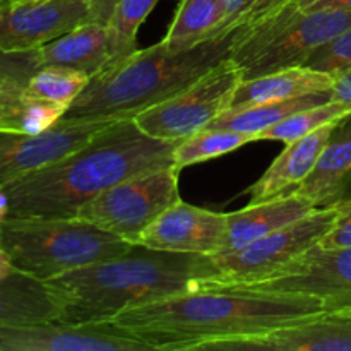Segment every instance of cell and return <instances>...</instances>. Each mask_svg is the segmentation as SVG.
<instances>
[{
    "mask_svg": "<svg viewBox=\"0 0 351 351\" xmlns=\"http://www.w3.org/2000/svg\"><path fill=\"white\" fill-rule=\"evenodd\" d=\"M288 2H290V0H250L247 9L240 14L239 19L233 24V29H237V27L247 29V27L257 26V24H261L263 21L274 16V14H276L281 7L287 5Z\"/></svg>",
    "mask_w": 351,
    "mask_h": 351,
    "instance_id": "obj_32",
    "label": "cell"
},
{
    "mask_svg": "<svg viewBox=\"0 0 351 351\" xmlns=\"http://www.w3.org/2000/svg\"><path fill=\"white\" fill-rule=\"evenodd\" d=\"M38 50L3 51L0 50V81L26 86L40 69Z\"/></svg>",
    "mask_w": 351,
    "mask_h": 351,
    "instance_id": "obj_30",
    "label": "cell"
},
{
    "mask_svg": "<svg viewBox=\"0 0 351 351\" xmlns=\"http://www.w3.org/2000/svg\"><path fill=\"white\" fill-rule=\"evenodd\" d=\"M247 290L308 295L319 298L328 314L351 317V247L336 250L312 247L276 278Z\"/></svg>",
    "mask_w": 351,
    "mask_h": 351,
    "instance_id": "obj_10",
    "label": "cell"
},
{
    "mask_svg": "<svg viewBox=\"0 0 351 351\" xmlns=\"http://www.w3.org/2000/svg\"><path fill=\"white\" fill-rule=\"evenodd\" d=\"M335 86V74L302 67L285 69L252 79H242L237 86L230 108H245L267 101L298 98L312 93L331 91Z\"/></svg>",
    "mask_w": 351,
    "mask_h": 351,
    "instance_id": "obj_20",
    "label": "cell"
},
{
    "mask_svg": "<svg viewBox=\"0 0 351 351\" xmlns=\"http://www.w3.org/2000/svg\"><path fill=\"white\" fill-rule=\"evenodd\" d=\"M293 191L305 195L317 209L351 197V115L336 125L312 173Z\"/></svg>",
    "mask_w": 351,
    "mask_h": 351,
    "instance_id": "obj_18",
    "label": "cell"
},
{
    "mask_svg": "<svg viewBox=\"0 0 351 351\" xmlns=\"http://www.w3.org/2000/svg\"><path fill=\"white\" fill-rule=\"evenodd\" d=\"M14 86H21V84H14V82H3V81H0V98H2V96L5 95V93L9 91L10 88H14ZM24 88H26V86H24Z\"/></svg>",
    "mask_w": 351,
    "mask_h": 351,
    "instance_id": "obj_38",
    "label": "cell"
},
{
    "mask_svg": "<svg viewBox=\"0 0 351 351\" xmlns=\"http://www.w3.org/2000/svg\"><path fill=\"white\" fill-rule=\"evenodd\" d=\"M336 206L319 208L243 249L225 257H213L216 278L202 288H247L276 278L291 263L317 245L331 228Z\"/></svg>",
    "mask_w": 351,
    "mask_h": 351,
    "instance_id": "obj_7",
    "label": "cell"
},
{
    "mask_svg": "<svg viewBox=\"0 0 351 351\" xmlns=\"http://www.w3.org/2000/svg\"><path fill=\"white\" fill-rule=\"evenodd\" d=\"M351 27V9L274 14L252 27H237L233 64L242 79L302 67L321 47Z\"/></svg>",
    "mask_w": 351,
    "mask_h": 351,
    "instance_id": "obj_6",
    "label": "cell"
},
{
    "mask_svg": "<svg viewBox=\"0 0 351 351\" xmlns=\"http://www.w3.org/2000/svg\"><path fill=\"white\" fill-rule=\"evenodd\" d=\"M14 273H17L16 267H14L12 261H10L9 254L5 252V249L0 245V281L7 280V278L12 276Z\"/></svg>",
    "mask_w": 351,
    "mask_h": 351,
    "instance_id": "obj_36",
    "label": "cell"
},
{
    "mask_svg": "<svg viewBox=\"0 0 351 351\" xmlns=\"http://www.w3.org/2000/svg\"><path fill=\"white\" fill-rule=\"evenodd\" d=\"M40 65L74 69L95 77L110 65L108 31L105 23L88 21L38 48Z\"/></svg>",
    "mask_w": 351,
    "mask_h": 351,
    "instance_id": "obj_19",
    "label": "cell"
},
{
    "mask_svg": "<svg viewBox=\"0 0 351 351\" xmlns=\"http://www.w3.org/2000/svg\"><path fill=\"white\" fill-rule=\"evenodd\" d=\"M228 213L187 204L180 199L161 213L136 240V245L165 252L216 256L225 240Z\"/></svg>",
    "mask_w": 351,
    "mask_h": 351,
    "instance_id": "obj_14",
    "label": "cell"
},
{
    "mask_svg": "<svg viewBox=\"0 0 351 351\" xmlns=\"http://www.w3.org/2000/svg\"><path fill=\"white\" fill-rule=\"evenodd\" d=\"M91 9L93 21H98V23H105L108 21L110 12H112L113 5H115L117 0H86Z\"/></svg>",
    "mask_w": 351,
    "mask_h": 351,
    "instance_id": "obj_35",
    "label": "cell"
},
{
    "mask_svg": "<svg viewBox=\"0 0 351 351\" xmlns=\"http://www.w3.org/2000/svg\"><path fill=\"white\" fill-rule=\"evenodd\" d=\"M88 21L86 0H0V50H38Z\"/></svg>",
    "mask_w": 351,
    "mask_h": 351,
    "instance_id": "obj_12",
    "label": "cell"
},
{
    "mask_svg": "<svg viewBox=\"0 0 351 351\" xmlns=\"http://www.w3.org/2000/svg\"><path fill=\"white\" fill-rule=\"evenodd\" d=\"M64 113V106L27 95L24 86H14L0 98V132H43L60 122Z\"/></svg>",
    "mask_w": 351,
    "mask_h": 351,
    "instance_id": "obj_24",
    "label": "cell"
},
{
    "mask_svg": "<svg viewBox=\"0 0 351 351\" xmlns=\"http://www.w3.org/2000/svg\"><path fill=\"white\" fill-rule=\"evenodd\" d=\"M240 81L242 74L228 57L184 91L137 113L132 120L154 139L182 141L201 132L230 108Z\"/></svg>",
    "mask_w": 351,
    "mask_h": 351,
    "instance_id": "obj_9",
    "label": "cell"
},
{
    "mask_svg": "<svg viewBox=\"0 0 351 351\" xmlns=\"http://www.w3.org/2000/svg\"><path fill=\"white\" fill-rule=\"evenodd\" d=\"M9 197H7L5 191H3V187L0 185V228H2V225L5 223V219L9 218Z\"/></svg>",
    "mask_w": 351,
    "mask_h": 351,
    "instance_id": "obj_37",
    "label": "cell"
},
{
    "mask_svg": "<svg viewBox=\"0 0 351 351\" xmlns=\"http://www.w3.org/2000/svg\"><path fill=\"white\" fill-rule=\"evenodd\" d=\"M112 123L58 122L38 134L0 132V185L69 156Z\"/></svg>",
    "mask_w": 351,
    "mask_h": 351,
    "instance_id": "obj_13",
    "label": "cell"
},
{
    "mask_svg": "<svg viewBox=\"0 0 351 351\" xmlns=\"http://www.w3.org/2000/svg\"><path fill=\"white\" fill-rule=\"evenodd\" d=\"M351 115V105H345L339 101H329L324 105L311 106V108L298 110L291 115L285 117L281 122L274 123L267 130L259 134V141H281V143H291V141L304 137L314 132L319 127L326 123L343 120Z\"/></svg>",
    "mask_w": 351,
    "mask_h": 351,
    "instance_id": "obj_27",
    "label": "cell"
},
{
    "mask_svg": "<svg viewBox=\"0 0 351 351\" xmlns=\"http://www.w3.org/2000/svg\"><path fill=\"white\" fill-rule=\"evenodd\" d=\"M332 101L351 105V67L335 74V86L331 89Z\"/></svg>",
    "mask_w": 351,
    "mask_h": 351,
    "instance_id": "obj_34",
    "label": "cell"
},
{
    "mask_svg": "<svg viewBox=\"0 0 351 351\" xmlns=\"http://www.w3.org/2000/svg\"><path fill=\"white\" fill-rule=\"evenodd\" d=\"M338 9H351V0H290L276 14H308Z\"/></svg>",
    "mask_w": 351,
    "mask_h": 351,
    "instance_id": "obj_33",
    "label": "cell"
},
{
    "mask_svg": "<svg viewBox=\"0 0 351 351\" xmlns=\"http://www.w3.org/2000/svg\"><path fill=\"white\" fill-rule=\"evenodd\" d=\"M58 307L47 283L23 273L0 281V326L57 321Z\"/></svg>",
    "mask_w": 351,
    "mask_h": 351,
    "instance_id": "obj_22",
    "label": "cell"
},
{
    "mask_svg": "<svg viewBox=\"0 0 351 351\" xmlns=\"http://www.w3.org/2000/svg\"><path fill=\"white\" fill-rule=\"evenodd\" d=\"M91 77L84 72L57 65H45L38 69L36 74L29 79L24 91L34 98L47 99L67 110L72 101L84 91Z\"/></svg>",
    "mask_w": 351,
    "mask_h": 351,
    "instance_id": "obj_28",
    "label": "cell"
},
{
    "mask_svg": "<svg viewBox=\"0 0 351 351\" xmlns=\"http://www.w3.org/2000/svg\"><path fill=\"white\" fill-rule=\"evenodd\" d=\"M0 245L16 271L47 283L123 256L134 243L77 218H7L0 228Z\"/></svg>",
    "mask_w": 351,
    "mask_h": 351,
    "instance_id": "obj_5",
    "label": "cell"
},
{
    "mask_svg": "<svg viewBox=\"0 0 351 351\" xmlns=\"http://www.w3.org/2000/svg\"><path fill=\"white\" fill-rule=\"evenodd\" d=\"M324 312L315 297L247 288H199L110 319L156 351H199L209 343L263 335Z\"/></svg>",
    "mask_w": 351,
    "mask_h": 351,
    "instance_id": "obj_1",
    "label": "cell"
},
{
    "mask_svg": "<svg viewBox=\"0 0 351 351\" xmlns=\"http://www.w3.org/2000/svg\"><path fill=\"white\" fill-rule=\"evenodd\" d=\"M0 351H156L112 322L67 324L58 321L0 326Z\"/></svg>",
    "mask_w": 351,
    "mask_h": 351,
    "instance_id": "obj_11",
    "label": "cell"
},
{
    "mask_svg": "<svg viewBox=\"0 0 351 351\" xmlns=\"http://www.w3.org/2000/svg\"><path fill=\"white\" fill-rule=\"evenodd\" d=\"M160 0H117L106 21L110 65L119 64L137 50V33ZM106 67V69H108Z\"/></svg>",
    "mask_w": 351,
    "mask_h": 351,
    "instance_id": "obj_25",
    "label": "cell"
},
{
    "mask_svg": "<svg viewBox=\"0 0 351 351\" xmlns=\"http://www.w3.org/2000/svg\"><path fill=\"white\" fill-rule=\"evenodd\" d=\"M235 41L237 29H233L187 50H168L161 41L149 48H137L91 77L60 122L134 119L208 74L230 57Z\"/></svg>",
    "mask_w": 351,
    "mask_h": 351,
    "instance_id": "obj_4",
    "label": "cell"
},
{
    "mask_svg": "<svg viewBox=\"0 0 351 351\" xmlns=\"http://www.w3.org/2000/svg\"><path fill=\"white\" fill-rule=\"evenodd\" d=\"M317 247L324 250H336L351 247V197L336 204V216Z\"/></svg>",
    "mask_w": 351,
    "mask_h": 351,
    "instance_id": "obj_31",
    "label": "cell"
},
{
    "mask_svg": "<svg viewBox=\"0 0 351 351\" xmlns=\"http://www.w3.org/2000/svg\"><path fill=\"white\" fill-rule=\"evenodd\" d=\"M177 144L147 136L132 119L117 120L69 156L2 184L9 218H74L99 192L136 175L175 167Z\"/></svg>",
    "mask_w": 351,
    "mask_h": 351,
    "instance_id": "obj_2",
    "label": "cell"
},
{
    "mask_svg": "<svg viewBox=\"0 0 351 351\" xmlns=\"http://www.w3.org/2000/svg\"><path fill=\"white\" fill-rule=\"evenodd\" d=\"M314 204L298 191H290L278 197L267 201L249 204L239 211L228 213L226 218V233L218 254L213 257H225L235 254L249 243L298 221L308 213H312Z\"/></svg>",
    "mask_w": 351,
    "mask_h": 351,
    "instance_id": "obj_16",
    "label": "cell"
},
{
    "mask_svg": "<svg viewBox=\"0 0 351 351\" xmlns=\"http://www.w3.org/2000/svg\"><path fill=\"white\" fill-rule=\"evenodd\" d=\"M226 0H180L173 21L161 43L168 50H187L211 38L225 34L228 21Z\"/></svg>",
    "mask_w": 351,
    "mask_h": 351,
    "instance_id": "obj_21",
    "label": "cell"
},
{
    "mask_svg": "<svg viewBox=\"0 0 351 351\" xmlns=\"http://www.w3.org/2000/svg\"><path fill=\"white\" fill-rule=\"evenodd\" d=\"M256 141L257 137L252 134L228 129H202L201 132L178 141L173 151V165L182 170L191 165L215 160Z\"/></svg>",
    "mask_w": 351,
    "mask_h": 351,
    "instance_id": "obj_26",
    "label": "cell"
},
{
    "mask_svg": "<svg viewBox=\"0 0 351 351\" xmlns=\"http://www.w3.org/2000/svg\"><path fill=\"white\" fill-rule=\"evenodd\" d=\"M209 256L165 252L143 245L47 281L58 322L99 324L117 314L199 290L216 278Z\"/></svg>",
    "mask_w": 351,
    "mask_h": 351,
    "instance_id": "obj_3",
    "label": "cell"
},
{
    "mask_svg": "<svg viewBox=\"0 0 351 351\" xmlns=\"http://www.w3.org/2000/svg\"><path fill=\"white\" fill-rule=\"evenodd\" d=\"M339 122L341 120L326 123L307 136L287 143L280 156L269 165L263 177L256 184L250 185V189L247 191L250 197L249 204L278 197V195L287 194L304 184L317 165L332 130Z\"/></svg>",
    "mask_w": 351,
    "mask_h": 351,
    "instance_id": "obj_17",
    "label": "cell"
},
{
    "mask_svg": "<svg viewBox=\"0 0 351 351\" xmlns=\"http://www.w3.org/2000/svg\"><path fill=\"white\" fill-rule=\"evenodd\" d=\"M178 173V168L168 167L127 178L89 199L74 218L136 245L137 237L180 201Z\"/></svg>",
    "mask_w": 351,
    "mask_h": 351,
    "instance_id": "obj_8",
    "label": "cell"
},
{
    "mask_svg": "<svg viewBox=\"0 0 351 351\" xmlns=\"http://www.w3.org/2000/svg\"><path fill=\"white\" fill-rule=\"evenodd\" d=\"M332 101L331 91L312 93V95L298 96L281 101H267L259 105L245 106V108H228L219 113L206 129H228L237 132L252 134L259 141V134L281 122L285 117L298 112V110L311 108V106L324 105Z\"/></svg>",
    "mask_w": 351,
    "mask_h": 351,
    "instance_id": "obj_23",
    "label": "cell"
},
{
    "mask_svg": "<svg viewBox=\"0 0 351 351\" xmlns=\"http://www.w3.org/2000/svg\"><path fill=\"white\" fill-rule=\"evenodd\" d=\"M199 351H351V317L322 312L263 335L209 343Z\"/></svg>",
    "mask_w": 351,
    "mask_h": 351,
    "instance_id": "obj_15",
    "label": "cell"
},
{
    "mask_svg": "<svg viewBox=\"0 0 351 351\" xmlns=\"http://www.w3.org/2000/svg\"><path fill=\"white\" fill-rule=\"evenodd\" d=\"M307 67L329 74H339L351 67V27L319 48L311 58Z\"/></svg>",
    "mask_w": 351,
    "mask_h": 351,
    "instance_id": "obj_29",
    "label": "cell"
}]
</instances>
